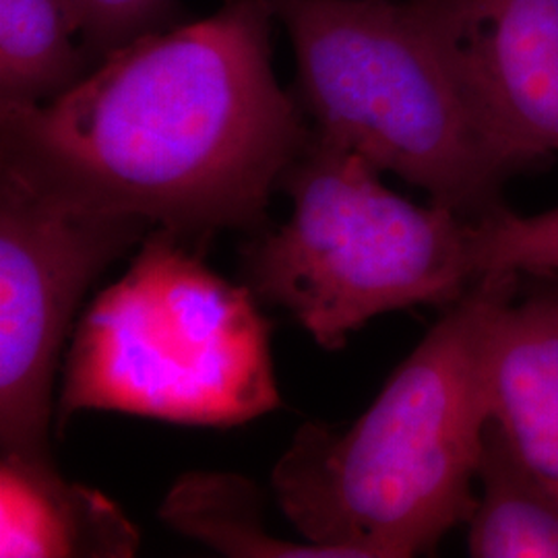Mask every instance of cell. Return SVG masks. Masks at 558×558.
Segmentation results:
<instances>
[{"label": "cell", "instance_id": "obj_1", "mask_svg": "<svg viewBox=\"0 0 558 558\" xmlns=\"http://www.w3.org/2000/svg\"><path fill=\"white\" fill-rule=\"evenodd\" d=\"M269 0L131 41L52 100L0 104V177L197 244L253 228L308 137L274 69Z\"/></svg>", "mask_w": 558, "mask_h": 558}, {"label": "cell", "instance_id": "obj_8", "mask_svg": "<svg viewBox=\"0 0 558 558\" xmlns=\"http://www.w3.org/2000/svg\"><path fill=\"white\" fill-rule=\"evenodd\" d=\"M490 422L558 488V283L509 300L486 341Z\"/></svg>", "mask_w": 558, "mask_h": 558}, {"label": "cell", "instance_id": "obj_14", "mask_svg": "<svg viewBox=\"0 0 558 558\" xmlns=\"http://www.w3.org/2000/svg\"><path fill=\"white\" fill-rule=\"evenodd\" d=\"M64 4L81 48L94 64L131 41L182 23L179 0H64Z\"/></svg>", "mask_w": 558, "mask_h": 558}, {"label": "cell", "instance_id": "obj_7", "mask_svg": "<svg viewBox=\"0 0 558 558\" xmlns=\"http://www.w3.org/2000/svg\"><path fill=\"white\" fill-rule=\"evenodd\" d=\"M412 2L519 151L558 154V0Z\"/></svg>", "mask_w": 558, "mask_h": 558}, {"label": "cell", "instance_id": "obj_9", "mask_svg": "<svg viewBox=\"0 0 558 558\" xmlns=\"http://www.w3.org/2000/svg\"><path fill=\"white\" fill-rule=\"evenodd\" d=\"M140 532L114 500L62 478L50 458L2 453L0 557L129 558Z\"/></svg>", "mask_w": 558, "mask_h": 558}, {"label": "cell", "instance_id": "obj_10", "mask_svg": "<svg viewBox=\"0 0 558 558\" xmlns=\"http://www.w3.org/2000/svg\"><path fill=\"white\" fill-rule=\"evenodd\" d=\"M468 521L474 558H558V488L519 458L490 422Z\"/></svg>", "mask_w": 558, "mask_h": 558}, {"label": "cell", "instance_id": "obj_12", "mask_svg": "<svg viewBox=\"0 0 558 558\" xmlns=\"http://www.w3.org/2000/svg\"><path fill=\"white\" fill-rule=\"evenodd\" d=\"M64 0H0V104H41L92 69Z\"/></svg>", "mask_w": 558, "mask_h": 558}, {"label": "cell", "instance_id": "obj_4", "mask_svg": "<svg viewBox=\"0 0 558 558\" xmlns=\"http://www.w3.org/2000/svg\"><path fill=\"white\" fill-rule=\"evenodd\" d=\"M269 339L248 286L220 278L199 248L156 228L77 323L57 426L81 410L199 426L259 418L281 403Z\"/></svg>", "mask_w": 558, "mask_h": 558}, {"label": "cell", "instance_id": "obj_11", "mask_svg": "<svg viewBox=\"0 0 558 558\" xmlns=\"http://www.w3.org/2000/svg\"><path fill=\"white\" fill-rule=\"evenodd\" d=\"M161 521L226 557H339L308 539L276 538L265 527V495L236 474L193 472L170 488L158 511Z\"/></svg>", "mask_w": 558, "mask_h": 558}, {"label": "cell", "instance_id": "obj_2", "mask_svg": "<svg viewBox=\"0 0 558 558\" xmlns=\"http://www.w3.org/2000/svg\"><path fill=\"white\" fill-rule=\"evenodd\" d=\"M519 279L480 278L352 426L300 428L271 486L302 538L339 558L416 557L470 521L490 426L486 341Z\"/></svg>", "mask_w": 558, "mask_h": 558}, {"label": "cell", "instance_id": "obj_15", "mask_svg": "<svg viewBox=\"0 0 558 558\" xmlns=\"http://www.w3.org/2000/svg\"><path fill=\"white\" fill-rule=\"evenodd\" d=\"M555 281H557V283H558V279H555Z\"/></svg>", "mask_w": 558, "mask_h": 558}, {"label": "cell", "instance_id": "obj_13", "mask_svg": "<svg viewBox=\"0 0 558 558\" xmlns=\"http://www.w3.org/2000/svg\"><path fill=\"white\" fill-rule=\"evenodd\" d=\"M480 276H557L558 207L538 216H518L500 207L478 220Z\"/></svg>", "mask_w": 558, "mask_h": 558}, {"label": "cell", "instance_id": "obj_5", "mask_svg": "<svg viewBox=\"0 0 558 558\" xmlns=\"http://www.w3.org/2000/svg\"><path fill=\"white\" fill-rule=\"evenodd\" d=\"M292 214L244 251L246 286L325 350L379 315L451 306L478 281V220L387 189L356 151L311 129L281 186Z\"/></svg>", "mask_w": 558, "mask_h": 558}, {"label": "cell", "instance_id": "obj_3", "mask_svg": "<svg viewBox=\"0 0 558 558\" xmlns=\"http://www.w3.org/2000/svg\"><path fill=\"white\" fill-rule=\"evenodd\" d=\"M313 131L482 220L536 166L509 141L412 0H269Z\"/></svg>", "mask_w": 558, "mask_h": 558}, {"label": "cell", "instance_id": "obj_6", "mask_svg": "<svg viewBox=\"0 0 558 558\" xmlns=\"http://www.w3.org/2000/svg\"><path fill=\"white\" fill-rule=\"evenodd\" d=\"M151 223L41 199L0 177V447L50 458L54 383L81 300Z\"/></svg>", "mask_w": 558, "mask_h": 558}]
</instances>
